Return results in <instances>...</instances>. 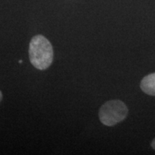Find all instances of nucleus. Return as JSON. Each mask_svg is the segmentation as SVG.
<instances>
[{
	"instance_id": "1",
	"label": "nucleus",
	"mask_w": 155,
	"mask_h": 155,
	"mask_svg": "<svg viewBox=\"0 0 155 155\" xmlns=\"http://www.w3.org/2000/svg\"><path fill=\"white\" fill-rule=\"evenodd\" d=\"M29 57L32 65L37 69H47L53 61V46L43 35L34 36L29 45Z\"/></svg>"
},
{
	"instance_id": "2",
	"label": "nucleus",
	"mask_w": 155,
	"mask_h": 155,
	"mask_svg": "<svg viewBox=\"0 0 155 155\" xmlns=\"http://www.w3.org/2000/svg\"><path fill=\"white\" fill-rule=\"evenodd\" d=\"M127 106L120 100H111L100 108L99 119L103 124L112 127L124 121L128 115Z\"/></svg>"
},
{
	"instance_id": "3",
	"label": "nucleus",
	"mask_w": 155,
	"mask_h": 155,
	"mask_svg": "<svg viewBox=\"0 0 155 155\" xmlns=\"http://www.w3.org/2000/svg\"><path fill=\"white\" fill-rule=\"evenodd\" d=\"M140 87L145 94L155 96V73L143 78L141 81Z\"/></svg>"
},
{
	"instance_id": "4",
	"label": "nucleus",
	"mask_w": 155,
	"mask_h": 155,
	"mask_svg": "<svg viewBox=\"0 0 155 155\" xmlns=\"http://www.w3.org/2000/svg\"><path fill=\"white\" fill-rule=\"evenodd\" d=\"M151 147H152V148L153 150H155V138L153 139L152 143H151Z\"/></svg>"
},
{
	"instance_id": "5",
	"label": "nucleus",
	"mask_w": 155,
	"mask_h": 155,
	"mask_svg": "<svg viewBox=\"0 0 155 155\" xmlns=\"http://www.w3.org/2000/svg\"><path fill=\"white\" fill-rule=\"evenodd\" d=\"M2 98H3V95H2V93L1 91H0V102L2 101Z\"/></svg>"
}]
</instances>
